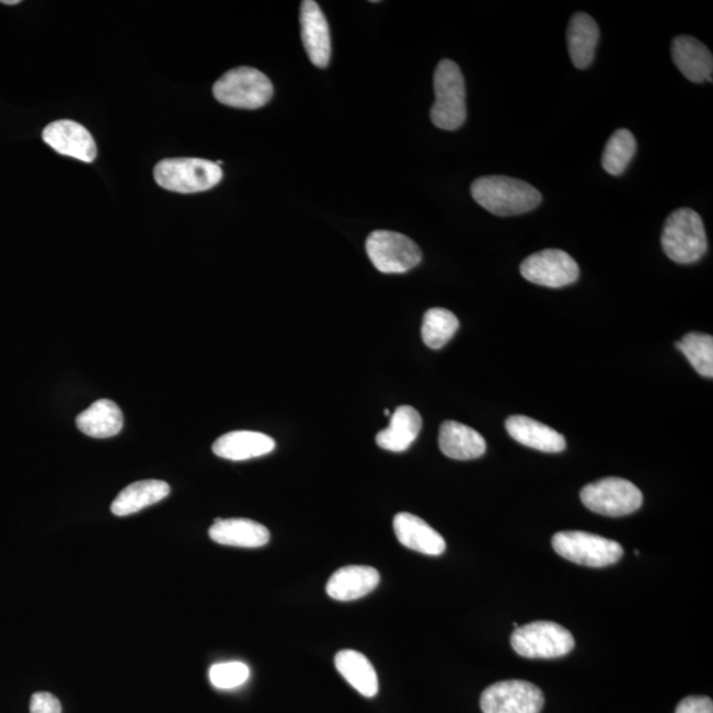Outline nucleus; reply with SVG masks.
<instances>
[{
  "instance_id": "1",
  "label": "nucleus",
  "mask_w": 713,
  "mask_h": 713,
  "mask_svg": "<svg viewBox=\"0 0 713 713\" xmlns=\"http://www.w3.org/2000/svg\"><path fill=\"white\" fill-rule=\"evenodd\" d=\"M474 202L492 215L509 217L528 214L542 203L541 192L522 180L485 176L471 186Z\"/></svg>"
},
{
  "instance_id": "2",
  "label": "nucleus",
  "mask_w": 713,
  "mask_h": 713,
  "mask_svg": "<svg viewBox=\"0 0 713 713\" xmlns=\"http://www.w3.org/2000/svg\"><path fill=\"white\" fill-rule=\"evenodd\" d=\"M660 242L665 254L679 265L702 260L709 249L702 217L690 208L672 211L665 222Z\"/></svg>"
},
{
  "instance_id": "3",
  "label": "nucleus",
  "mask_w": 713,
  "mask_h": 713,
  "mask_svg": "<svg viewBox=\"0 0 713 713\" xmlns=\"http://www.w3.org/2000/svg\"><path fill=\"white\" fill-rule=\"evenodd\" d=\"M434 89L433 124L441 130H458L467 119L465 80L458 64L447 59L438 64Z\"/></svg>"
},
{
  "instance_id": "4",
  "label": "nucleus",
  "mask_w": 713,
  "mask_h": 713,
  "mask_svg": "<svg viewBox=\"0 0 713 713\" xmlns=\"http://www.w3.org/2000/svg\"><path fill=\"white\" fill-rule=\"evenodd\" d=\"M153 176L162 188L191 195L215 188L220 184L223 173L220 165L209 160L179 158L159 162Z\"/></svg>"
},
{
  "instance_id": "5",
  "label": "nucleus",
  "mask_w": 713,
  "mask_h": 713,
  "mask_svg": "<svg viewBox=\"0 0 713 713\" xmlns=\"http://www.w3.org/2000/svg\"><path fill=\"white\" fill-rule=\"evenodd\" d=\"M272 81L261 70L241 67L229 70L214 87L215 99L222 105L256 111L273 99Z\"/></svg>"
},
{
  "instance_id": "6",
  "label": "nucleus",
  "mask_w": 713,
  "mask_h": 713,
  "mask_svg": "<svg viewBox=\"0 0 713 713\" xmlns=\"http://www.w3.org/2000/svg\"><path fill=\"white\" fill-rule=\"evenodd\" d=\"M510 642L514 652L530 659L561 658L575 647L574 635L552 621H536L517 628Z\"/></svg>"
},
{
  "instance_id": "7",
  "label": "nucleus",
  "mask_w": 713,
  "mask_h": 713,
  "mask_svg": "<svg viewBox=\"0 0 713 713\" xmlns=\"http://www.w3.org/2000/svg\"><path fill=\"white\" fill-rule=\"evenodd\" d=\"M552 548L567 561L593 568L608 567L624 555L619 542L584 531L557 532L552 538Z\"/></svg>"
},
{
  "instance_id": "8",
  "label": "nucleus",
  "mask_w": 713,
  "mask_h": 713,
  "mask_svg": "<svg viewBox=\"0 0 713 713\" xmlns=\"http://www.w3.org/2000/svg\"><path fill=\"white\" fill-rule=\"evenodd\" d=\"M580 499L590 511L607 517H624L644 503L642 492L631 481L608 478L583 487Z\"/></svg>"
},
{
  "instance_id": "9",
  "label": "nucleus",
  "mask_w": 713,
  "mask_h": 713,
  "mask_svg": "<svg viewBox=\"0 0 713 713\" xmlns=\"http://www.w3.org/2000/svg\"><path fill=\"white\" fill-rule=\"evenodd\" d=\"M366 253L383 274H404L422 262L419 246L411 238L390 230H377L366 240Z\"/></svg>"
},
{
  "instance_id": "10",
  "label": "nucleus",
  "mask_w": 713,
  "mask_h": 713,
  "mask_svg": "<svg viewBox=\"0 0 713 713\" xmlns=\"http://www.w3.org/2000/svg\"><path fill=\"white\" fill-rule=\"evenodd\" d=\"M480 703L484 713H541L544 695L525 680H505L487 687Z\"/></svg>"
},
{
  "instance_id": "11",
  "label": "nucleus",
  "mask_w": 713,
  "mask_h": 713,
  "mask_svg": "<svg viewBox=\"0 0 713 713\" xmlns=\"http://www.w3.org/2000/svg\"><path fill=\"white\" fill-rule=\"evenodd\" d=\"M520 274L534 285L561 288L579 279L580 268L563 250L545 249L528 256L520 265Z\"/></svg>"
},
{
  "instance_id": "12",
  "label": "nucleus",
  "mask_w": 713,
  "mask_h": 713,
  "mask_svg": "<svg viewBox=\"0 0 713 713\" xmlns=\"http://www.w3.org/2000/svg\"><path fill=\"white\" fill-rule=\"evenodd\" d=\"M45 143L60 153L81 162L93 163L97 157V146L85 127L73 120H56L44 128Z\"/></svg>"
},
{
  "instance_id": "13",
  "label": "nucleus",
  "mask_w": 713,
  "mask_h": 713,
  "mask_svg": "<svg viewBox=\"0 0 713 713\" xmlns=\"http://www.w3.org/2000/svg\"><path fill=\"white\" fill-rule=\"evenodd\" d=\"M300 24L301 41L308 57L314 67L326 68L332 56L331 31L323 11L313 0L301 3Z\"/></svg>"
},
{
  "instance_id": "14",
  "label": "nucleus",
  "mask_w": 713,
  "mask_h": 713,
  "mask_svg": "<svg viewBox=\"0 0 713 713\" xmlns=\"http://www.w3.org/2000/svg\"><path fill=\"white\" fill-rule=\"evenodd\" d=\"M394 531L404 548L421 552L429 556L445 554L447 543L438 531L419 517L410 513L396 514L394 518Z\"/></svg>"
},
{
  "instance_id": "15",
  "label": "nucleus",
  "mask_w": 713,
  "mask_h": 713,
  "mask_svg": "<svg viewBox=\"0 0 713 713\" xmlns=\"http://www.w3.org/2000/svg\"><path fill=\"white\" fill-rule=\"evenodd\" d=\"M381 576L368 565H348L336 571L326 584V594L333 600L353 601L363 599L378 587Z\"/></svg>"
},
{
  "instance_id": "16",
  "label": "nucleus",
  "mask_w": 713,
  "mask_h": 713,
  "mask_svg": "<svg viewBox=\"0 0 713 713\" xmlns=\"http://www.w3.org/2000/svg\"><path fill=\"white\" fill-rule=\"evenodd\" d=\"M672 61L687 80L712 82L713 57L702 42L692 36H678L671 45Z\"/></svg>"
},
{
  "instance_id": "17",
  "label": "nucleus",
  "mask_w": 713,
  "mask_h": 713,
  "mask_svg": "<svg viewBox=\"0 0 713 713\" xmlns=\"http://www.w3.org/2000/svg\"><path fill=\"white\" fill-rule=\"evenodd\" d=\"M507 433L519 445L545 453L563 452L567 442L554 428L524 415H513L506 421Z\"/></svg>"
},
{
  "instance_id": "18",
  "label": "nucleus",
  "mask_w": 713,
  "mask_h": 713,
  "mask_svg": "<svg viewBox=\"0 0 713 713\" xmlns=\"http://www.w3.org/2000/svg\"><path fill=\"white\" fill-rule=\"evenodd\" d=\"M211 541L231 548L258 549L269 542V531L252 519H216L209 529Z\"/></svg>"
},
{
  "instance_id": "19",
  "label": "nucleus",
  "mask_w": 713,
  "mask_h": 713,
  "mask_svg": "<svg viewBox=\"0 0 713 713\" xmlns=\"http://www.w3.org/2000/svg\"><path fill=\"white\" fill-rule=\"evenodd\" d=\"M439 447L447 458L462 461L479 459L486 452L484 436L455 421L441 424Z\"/></svg>"
},
{
  "instance_id": "20",
  "label": "nucleus",
  "mask_w": 713,
  "mask_h": 713,
  "mask_svg": "<svg viewBox=\"0 0 713 713\" xmlns=\"http://www.w3.org/2000/svg\"><path fill=\"white\" fill-rule=\"evenodd\" d=\"M275 440L268 435L254 432H234L215 441L214 452L218 458L243 461L272 453Z\"/></svg>"
},
{
  "instance_id": "21",
  "label": "nucleus",
  "mask_w": 713,
  "mask_h": 713,
  "mask_svg": "<svg viewBox=\"0 0 713 713\" xmlns=\"http://www.w3.org/2000/svg\"><path fill=\"white\" fill-rule=\"evenodd\" d=\"M422 424V416L414 407H398L389 427L377 435V445L390 452L407 451L419 436Z\"/></svg>"
},
{
  "instance_id": "22",
  "label": "nucleus",
  "mask_w": 713,
  "mask_h": 713,
  "mask_svg": "<svg viewBox=\"0 0 713 713\" xmlns=\"http://www.w3.org/2000/svg\"><path fill=\"white\" fill-rule=\"evenodd\" d=\"M76 424L80 432L90 438H113L124 428V414L117 403L100 400L77 416Z\"/></svg>"
},
{
  "instance_id": "23",
  "label": "nucleus",
  "mask_w": 713,
  "mask_h": 713,
  "mask_svg": "<svg viewBox=\"0 0 713 713\" xmlns=\"http://www.w3.org/2000/svg\"><path fill=\"white\" fill-rule=\"evenodd\" d=\"M599 38V25L593 16L577 12L571 19L567 31L568 53L577 69H586L593 64Z\"/></svg>"
},
{
  "instance_id": "24",
  "label": "nucleus",
  "mask_w": 713,
  "mask_h": 713,
  "mask_svg": "<svg viewBox=\"0 0 713 713\" xmlns=\"http://www.w3.org/2000/svg\"><path fill=\"white\" fill-rule=\"evenodd\" d=\"M171 487L164 481L145 480L138 481L125 487L117 498L113 501L112 513L117 517H127L131 514L146 509L151 505L169 497Z\"/></svg>"
},
{
  "instance_id": "25",
  "label": "nucleus",
  "mask_w": 713,
  "mask_h": 713,
  "mask_svg": "<svg viewBox=\"0 0 713 713\" xmlns=\"http://www.w3.org/2000/svg\"><path fill=\"white\" fill-rule=\"evenodd\" d=\"M336 669L353 689L365 698L376 697L379 691L378 676L371 662L363 653L342 651L336 654Z\"/></svg>"
},
{
  "instance_id": "26",
  "label": "nucleus",
  "mask_w": 713,
  "mask_h": 713,
  "mask_svg": "<svg viewBox=\"0 0 713 713\" xmlns=\"http://www.w3.org/2000/svg\"><path fill=\"white\" fill-rule=\"evenodd\" d=\"M635 152H637V140L634 135L626 128H620L610 135L606 149H603L601 158L603 170L609 175H622L631 164Z\"/></svg>"
},
{
  "instance_id": "27",
  "label": "nucleus",
  "mask_w": 713,
  "mask_h": 713,
  "mask_svg": "<svg viewBox=\"0 0 713 713\" xmlns=\"http://www.w3.org/2000/svg\"><path fill=\"white\" fill-rule=\"evenodd\" d=\"M459 330V319L445 308H433L424 314L422 338L432 349H440Z\"/></svg>"
},
{
  "instance_id": "28",
  "label": "nucleus",
  "mask_w": 713,
  "mask_h": 713,
  "mask_svg": "<svg viewBox=\"0 0 713 713\" xmlns=\"http://www.w3.org/2000/svg\"><path fill=\"white\" fill-rule=\"evenodd\" d=\"M700 376L713 377V337L703 333H689L677 344Z\"/></svg>"
},
{
  "instance_id": "29",
  "label": "nucleus",
  "mask_w": 713,
  "mask_h": 713,
  "mask_svg": "<svg viewBox=\"0 0 713 713\" xmlns=\"http://www.w3.org/2000/svg\"><path fill=\"white\" fill-rule=\"evenodd\" d=\"M250 678L249 666L243 662H222L210 667V683L218 690H233L245 685Z\"/></svg>"
},
{
  "instance_id": "30",
  "label": "nucleus",
  "mask_w": 713,
  "mask_h": 713,
  "mask_svg": "<svg viewBox=\"0 0 713 713\" xmlns=\"http://www.w3.org/2000/svg\"><path fill=\"white\" fill-rule=\"evenodd\" d=\"M30 713H61L60 700L49 692H36L31 698Z\"/></svg>"
},
{
  "instance_id": "31",
  "label": "nucleus",
  "mask_w": 713,
  "mask_h": 713,
  "mask_svg": "<svg viewBox=\"0 0 713 713\" xmlns=\"http://www.w3.org/2000/svg\"><path fill=\"white\" fill-rule=\"evenodd\" d=\"M676 713H713L712 699L706 697L685 698L677 706Z\"/></svg>"
},
{
  "instance_id": "32",
  "label": "nucleus",
  "mask_w": 713,
  "mask_h": 713,
  "mask_svg": "<svg viewBox=\"0 0 713 713\" xmlns=\"http://www.w3.org/2000/svg\"><path fill=\"white\" fill-rule=\"evenodd\" d=\"M0 3H3L5 5H16L21 3V0H2Z\"/></svg>"
},
{
  "instance_id": "33",
  "label": "nucleus",
  "mask_w": 713,
  "mask_h": 713,
  "mask_svg": "<svg viewBox=\"0 0 713 713\" xmlns=\"http://www.w3.org/2000/svg\"><path fill=\"white\" fill-rule=\"evenodd\" d=\"M384 415H387V416L390 415V411H389V410H384Z\"/></svg>"
}]
</instances>
